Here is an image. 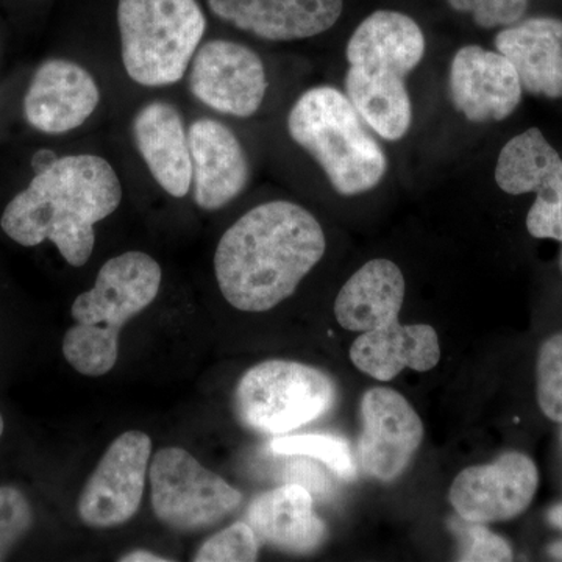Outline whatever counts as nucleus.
Wrapping results in <instances>:
<instances>
[{
	"instance_id": "obj_19",
	"label": "nucleus",
	"mask_w": 562,
	"mask_h": 562,
	"mask_svg": "<svg viewBox=\"0 0 562 562\" xmlns=\"http://www.w3.org/2000/svg\"><path fill=\"white\" fill-rule=\"evenodd\" d=\"M494 44L516 69L524 91L549 99L562 98L561 20H520L498 32Z\"/></svg>"
},
{
	"instance_id": "obj_17",
	"label": "nucleus",
	"mask_w": 562,
	"mask_h": 562,
	"mask_svg": "<svg viewBox=\"0 0 562 562\" xmlns=\"http://www.w3.org/2000/svg\"><path fill=\"white\" fill-rule=\"evenodd\" d=\"M132 132L151 179L172 198H184L192 184L191 150L177 106L165 101L146 103L133 117Z\"/></svg>"
},
{
	"instance_id": "obj_24",
	"label": "nucleus",
	"mask_w": 562,
	"mask_h": 562,
	"mask_svg": "<svg viewBox=\"0 0 562 562\" xmlns=\"http://www.w3.org/2000/svg\"><path fill=\"white\" fill-rule=\"evenodd\" d=\"M536 398L547 419L562 424V331L554 333L539 347Z\"/></svg>"
},
{
	"instance_id": "obj_9",
	"label": "nucleus",
	"mask_w": 562,
	"mask_h": 562,
	"mask_svg": "<svg viewBox=\"0 0 562 562\" xmlns=\"http://www.w3.org/2000/svg\"><path fill=\"white\" fill-rule=\"evenodd\" d=\"M360 420L358 465L371 479L394 482L409 468L424 441L419 414L401 392L376 386L362 394Z\"/></svg>"
},
{
	"instance_id": "obj_15",
	"label": "nucleus",
	"mask_w": 562,
	"mask_h": 562,
	"mask_svg": "<svg viewBox=\"0 0 562 562\" xmlns=\"http://www.w3.org/2000/svg\"><path fill=\"white\" fill-rule=\"evenodd\" d=\"M192 198L205 211L238 199L250 181V162L241 140L221 121L202 117L188 128Z\"/></svg>"
},
{
	"instance_id": "obj_18",
	"label": "nucleus",
	"mask_w": 562,
	"mask_h": 562,
	"mask_svg": "<svg viewBox=\"0 0 562 562\" xmlns=\"http://www.w3.org/2000/svg\"><path fill=\"white\" fill-rule=\"evenodd\" d=\"M246 522L261 546L284 553L310 554L327 539V525L314 512L312 494L301 483H288L255 497Z\"/></svg>"
},
{
	"instance_id": "obj_4",
	"label": "nucleus",
	"mask_w": 562,
	"mask_h": 562,
	"mask_svg": "<svg viewBox=\"0 0 562 562\" xmlns=\"http://www.w3.org/2000/svg\"><path fill=\"white\" fill-rule=\"evenodd\" d=\"M286 124L291 139L308 151L339 195L375 190L386 176V151L338 88L322 85L303 92Z\"/></svg>"
},
{
	"instance_id": "obj_14",
	"label": "nucleus",
	"mask_w": 562,
	"mask_h": 562,
	"mask_svg": "<svg viewBox=\"0 0 562 562\" xmlns=\"http://www.w3.org/2000/svg\"><path fill=\"white\" fill-rule=\"evenodd\" d=\"M425 50L424 32L413 18L401 11H373L351 33L347 70L373 80H405L424 60Z\"/></svg>"
},
{
	"instance_id": "obj_1",
	"label": "nucleus",
	"mask_w": 562,
	"mask_h": 562,
	"mask_svg": "<svg viewBox=\"0 0 562 562\" xmlns=\"http://www.w3.org/2000/svg\"><path fill=\"white\" fill-rule=\"evenodd\" d=\"M327 250L321 222L305 206L261 203L222 235L214 273L225 301L262 313L290 299Z\"/></svg>"
},
{
	"instance_id": "obj_31",
	"label": "nucleus",
	"mask_w": 562,
	"mask_h": 562,
	"mask_svg": "<svg viewBox=\"0 0 562 562\" xmlns=\"http://www.w3.org/2000/svg\"><path fill=\"white\" fill-rule=\"evenodd\" d=\"M57 155L52 150H40L36 151L35 157H33L32 165L35 172L43 171L47 166H50L52 162L57 160Z\"/></svg>"
},
{
	"instance_id": "obj_30",
	"label": "nucleus",
	"mask_w": 562,
	"mask_h": 562,
	"mask_svg": "<svg viewBox=\"0 0 562 562\" xmlns=\"http://www.w3.org/2000/svg\"><path fill=\"white\" fill-rule=\"evenodd\" d=\"M121 562H171L168 558H162L160 554L147 552V550H135V552L124 554L120 558Z\"/></svg>"
},
{
	"instance_id": "obj_11",
	"label": "nucleus",
	"mask_w": 562,
	"mask_h": 562,
	"mask_svg": "<svg viewBox=\"0 0 562 562\" xmlns=\"http://www.w3.org/2000/svg\"><path fill=\"white\" fill-rule=\"evenodd\" d=\"M188 70L192 95L227 116H254L268 91L265 63L257 52L236 41L211 40L201 44Z\"/></svg>"
},
{
	"instance_id": "obj_21",
	"label": "nucleus",
	"mask_w": 562,
	"mask_h": 562,
	"mask_svg": "<svg viewBox=\"0 0 562 562\" xmlns=\"http://www.w3.org/2000/svg\"><path fill=\"white\" fill-rule=\"evenodd\" d=\"M402 269L386 258L361 266L338 292L335 316L344 330L371 331L398 321L405 301Z\"/></svg>"
},
{
	"instance_id": "obj_20",
	"label": "nucleus",
	"mask_w": 562,
	"mask_h": 562,
	"mask_svg": "<svg viewBox=\"0 0 562 562\" xmlns=\"http://www.w3.org/2000/svg\"><path fill=\"white\" fill-rule=\"evenodd\" d=\"M355 368L379 382H391L405 369L428 372L441 361L438 331L427 324L392 322L364 331L350 347Z\"/></svg>"
},
{
	"instance_id": "obj_28",
	"label": "nucleus",
	"mask_w": 562,
	"mask_h": 562,
	"mask_svg": "<svg viewBox=\"0 0 562 562\" xmlns=\"http://www.w3.org/2000/svg\"><path fill=\"white\" fill-rule=\"evenodd\" d=\"M527 231L532 238L562 243V166L558 176L536 194L527 214Z\"/></svg>"
},
{
	"instance_id": "obj_29",
	"label": "nucleus",
	"mask_w": 562,
	"mask_h": 562,
	"mask_svg": "<svg viewBox=\"0 0 562 562\" xmlns=\"http://www.w3.org/2000/svg\"><path fill=\"white\" fill-rule=\"evenodd\" d=\"M530 0H447L454 11L471 14L482 29L508 27L525 16Z\"/></svg>"
},
{
	"instance_id": "obj_3",
	"label": "nucleus",
	"mask_w": 562,
	"mask_h": 562,
	"mask_svg": "<svg viewBox=\"0 0 562 562\" xmlns=\"http://www.w3.org/2000/svg\"><path fill=\"white\" fill-rule=\"evenodd\" d=\"M162 280L161 266L144 251H125L102 266L94 286L72 303L74 325L63 338V355L74 371L102 376L120 357L124 325L149 308Z\"/></svg>"
},
{
	"instance_id": "obj_6",
	"label": "nucleus",
	"mask_w": 562,
	"mask_h": 562,
	"mask_svg": "<svg viewBox=\"0 0 562 562\" xmlns=\"http://www.w3.org/2000/svg\"><path fill=\"white\" fill-rule=\"evenodd\" d=\"M336 397L327 372L299 361L268 360L244 373L233 403L247 430L281 436L321 419Z\"/></svg>"
},
{
	"instance_id": "obj_33",
	"label": "nucleus",
	"mask_w": 562,
	"mask_h": 562,
	"mask_svg": "<svg viewBox=\"0 0 562 562\" xmlns=\"http://www.w3.org/2000/svg\"><path fill=\"white\" fill-rule=\"evenodd\" d=\"M550 554H552L553 558H557V560L562 561V541L553 543V546L550 547Z\"/></svg>"
},
{
	"instance_id": "obj_13",
	"label": "nucleus",
	"mask_w": 562,
	"mask_h": 562,
	"mask_svg": "<svg viewBox=\"0 0 562 562\" xmlns=\"http://www.w3.org/2000/svg\"><path fill=\"white\" fill-rule=\"evenodd\" d=\"M524 88L508 58L482 46H464L453 55L449 69V95L465 120L503 121L522 101Z\"/></svg>"
},
{
	"instance_id": "obj_16",
	"label": "nucleus",
	"mask_w": 562,
	"mask_h": 562,
	"mask_svg": "<svg viewBox=\"0 0 562 562\" xmlns=\"http://www.w3.org/2000/svg\"><path fill=\"white\" fill-rule=\"evenodd\" d=\"M214 16L266 41L313 38L330 31L342 0H209Z\"/></svg>"
},
{
	"instance_id": "obj_10",
	"label": "nucleus",
	"mask_w": 562,
	"mask_h": 562,
	"mask_svg": "<svg viewBox=\"0 0 562 562\" xmlns=\"http://www.w3.org/2000/svg\"><path fill=\"white\" fill-rule=\"evenodd\" d=\"M538 487L536 462L509 450L490 464L462 469L450 486L449 502L465 522H508L530 508Z\"/></svg>"
},
{
	"instance_id": "obj_34",
	"label": "nucleus",
	"mask_w": 562,
	"mask_h": 562,
	"mask_svg": "<svg viewBox=\"0 0 562 562\" xmlns=\"http://www.w3.org/2000/svg\"><path fill=\"white\" fill-rule=\"evenodd\" d=\"M3 430H5V420H3L2 414H0V438H2Z\"/></svg>"
},
{
	"instance_id": "obj_5",
	"label": "nucleus",
	"mask_w": 562,
	"mask_h": 562,
	"mask_svg": "<svg viewBox=\"0 0 562 562\" xmlns=\"http://www.w3.org/2000/svg\"><path fill=\"white\" fill-rule=\"evenodd\" d=\"M117 27L125 72L147 88L183 79L206 31L198 0H120Z\"/></svg>"
},
{
	"instance_id": "obj_22",
	"label": "nucleus",
	"mask_w": 562,
	"mask_h": 562,
	"mask_svg": "<svg viewBox=\"0 0 562 562\" xmlns=\"http://www.w3.org/2000/svg\"><path fill=\"white\" fill-rule=\"evenodd\" d=\"M561 166L558 150L539 128L531 127L503 146L495 166V183L506 194H538L558 176Z\"/></svg>"
},
{
	"instance_id": "obj_27",
	"label": "nucleus",
	"mask_w": 562,
	"mask_h": 562,
	"mask_svg": "<svg viewBox=\"0 0 562 562\" xmlns=\"http://www.w3.org/2000/svg\"><path fill=\"white\" fill-rule=\"evenodd\" d=\"M460 538L458 561L462 562H508L514 560L512 543L495 535L484 524L465 522L457 527Z\"/></svg>"
},
{
	"instance_id": "obj_32",
	"label": "nucleus",
	"mask_w": 562,
	"mask_h": 562,
	"mask_svg": "<svg viewBox=\"0 0 562 562\" xmlns=\"http://www.w3.org/2000/svg\"><path fill=\"white\" fill-rule=\"evenodd\" d=\"M547 520H549V524L553 525L554 528L562 530V505L554 506V508L550 509L549 514H547Z\"/></svg>"
},
{
	"instance_id": "obj_12",
	"label": "nucleus",
	"mask_w": 562,
	"mask_h": 562,
	"mask_svg": "<svg viewBox=\"0 0 562 562\" xmlns=\"http://www.w3.org/2000/svg\"><path fill=\"white\" fill-rule=\"evenodd\" d=\"M101 103V88L90 70L66 58L41 63L22 102L35 131L63 135L81 127Z\"/></svg>"
},
{
	"instance_id": "obj_2",
	"label": "nucleus",
	"mask_w": 562,
	"mask_h": 562,
	"mask_svg": "<svg viewBox=\"0 0 562 562\" xmlns=\"http://www.w3.org/2000/svg\"><path fill=\"white\" fill-rule=\"evenodd\" d=\"M124 190L116 169L99 155H65L35 172L14 195L0 227L14 243L36 247L50 241L72 268L90 261L95 224L120 209Z\"/></svg>"
},
{
	"instance_id": "obj_26",
	"label": "nucleus",
	"mask_w": 562,
	"mask_h": 562,
	"mask_svg": "<svg viewBox=\"0 0 562 562\" xmlns=\"http://www.w3.org/2000/svg\"><path fill=\"white\" fill-rule=\"evenodd\" d=\"M35 514L29 498L16 487L0 486V561L27 536Z\"/></svg>"
},
{
	"instance_id": "obj_25",
	"label": "nucleus",
	"mask_w": 562,
	"mask_h": 562,
	"mask_svg": "<svg viewBox=\"0 0 562 562\" xmlns=\"http://www.w3.org/2000/svg\"><path fill=\"white\" fill-rule=\"evenodd\" d=\"M261 543L246 520L232 524L211 536L195 553L194 562H251L258 560Z\"/></svg>"
},
{
	"instance_id": "obj_8",
	"label": "nucleus",
	"mask_w": 562,
	"mask_h": 562,
	"mask_svg": "<svg viewBox=\"0 0 562 562\" xmlns=\"http://www.w3.org/2000/svg\"><path fill=\"white\" fill-rule=\"evenodd\" d=\"M151 439L144 431L122 432L110 443L81 491V522L106 530L128 522L139 512L146 491Z\"/></svg>"
},
{
	"instance_id": "obj_35",
	"label": "nucleus",
	"mask_w": 562,
	"mask_h": 562,
	"mask_svg": "<svg viewBox=\"0 0 562 562\" xmlns=\"http://www.w3.org/2000/svg\"><path fill=\"white\" fill-rule=\"evenodd\" d=\"M560 271L562 273V249H561V254H560Z\"/></svg>"
},
{
	"instance_id": "obj_23",
	"label": "nucleus",
	"mask_w": 562,
	"mask_h": 562,
	"mask_svg": "<svg viewBox=\"0 0 562 562\" xmlns=\"http://www.w3.org/2000/svg\"><path fill=\"white\" fill-rule=\"evenodd\" d=\"M273 453L283 457H306L327 465L339 479L351 482L358 468L349 443L336 435H281L271 442Z\"/></svg>"
},
{
	"instance_id": "obj_7",
	"label": "nucleus",
	"mask_w": 562,
	"mask_h": 562,
	"mask_svg": "<svg viewBox=\"0 0 562 562\" xmlns=\"http://www.w3.org/2000/svg\"><path fill=\"white\" fill-rule=\"evenodd\" d=\"M149 480L155 516L176 531L206 530L243 503L241 491L180 447L155 454Z\"/></svg>"
}]
</instances>
